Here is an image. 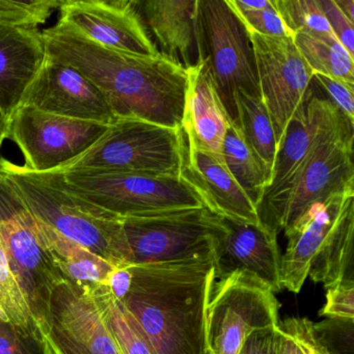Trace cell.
I'll list each match as a JSON object with an SVG mask.
<instances>
[{"instance_id": "cell-1", "label": "cell", "mask_w": 354, "mask_h": 354, "mask_svg": "<svg viewBox=\"0 0 354 354\" xmlns=\"http://www.w3.org/2000/svg\"><path fill=\"white\" fill-rule=\"evenodd\" d=\"M47 55L82 72L117 119L181 129L187 70L161 55H129L92 42L59 21L42 32Z\"/></svg>"}, {"instance_id": "cell-2", "label": "cell", "mask_w": 354, "mask_h": 354, "mask_svg": "<svg viewBox=\"0 0 354 354\" xmlns=\"http://www.w3.org/2000/svg\"><path fill=\"white\" fill-rule=\"evenodd\" d=\"M215 256L118 267L109 291L125 306L157 354H202Z\"/></svg>"}, {"instance_id": "cell-3", "label": "cell", "mask_w": 354, "mask_h": 354, "mask_svg": "<svg viewBox=\"0 0 354 354\" xmlns=\"http://www.w3.org/2000/svg\"><path fill=\"white\" fill-rule=\"evenodd\" d=\"M0 174L35 218L111 264L129 266L130 250L121 217L74 194L62 171L37 173L1 159Z\"/></svg>"}, {"instance_id": "cell-4", "label": "cell", "mask_w": 354, "mask_h": 354, "mask_svg": "<svg viewBox=\"0 0 354 354\" xmlns=\"http://www.w3.org/2000/svg\"><path fill=\"white\" fill-rule=\"evenodd\" d=\"M354 125L339 111L324 124L308 154L258 207L261 223L288 231L315 203L354 188Z\"/></svg>"}, {"instance_id": "cell-5", "label": "cell", "mask_w": 354, "mask_h": 354, "mask_svg": "<svg viewBox=\"0 0 354 354\" xmlns=\"http://www.w3.org/2000/svg\"><path fill=\"white\" fill-rule=\"evenodd\" d=\"M186 151L182 129L117 119L94 146L57 171L96 169L180 178Z\"/></svg>"}, {"instance_id": "cell-6", "label": "cell", "mask_w": 354, "mask_h": 354, "mask_svg": "<svg viewBox=\"0 0 354 354\" xmlns=\"http://www.w3.org/2000/svg\"><path fill=\"white\" fill-rule=\"evenodd\" d=\"M130 265L163 264L215 256L227 233L225 221L207 207L126 217Z\"/></svg>"}, {"instance_id": "cell-7", "label": "cell", "mask_w": 354, "mask_h": 354, "mask_svg": "<svg viewBox=\"0 0 354 354\" xmlns=\"http://www.w3.org/2000/svg\"><path fill=\"white\" fill-rule=\"evenodd\" d=\"M59 171L74 194L121 218L205 206L181 178L96 169Z\"/></svg>"}, {"instance_id": "cell-8", "label": "cell", "mask_w": 354, "mask_h": 354, "mask_svg": "<svg viewBox=\"0 0 354 354\" xmlns=\"http://www.w3.org/2000/svg\"><path fill=\"white\" fill-rule=\"evenodd\" d=\"M0 241L30 312L44 333L51 292L65 279L41 239L36 218L1 174Z\"/></svg>"}, {"instance_id": "cell-9", "label": "cell", "mask_w": 354, "mask_h": 354, "mask_svg": "<svg viewBox=\"0 0 354 354\" xmlns=\"http://www.w3.org/2000/svg\"><path fill=\"white\" fill-rule=\"evenodd\" d=\"M205 50L229 119L237 124L236 94L261 96L250 34L227 0H200Z\"/></svg>"}, {"instance_id": "cell-10", "label": "cell", "mask_w": 354, "mask_h": 354, "mask_svg": "<svg viewBox=\"0 0 354 354\" xmlns=\"http://www.w3.org/2000/svg\"><path fill=\"white\" fill-rule=\"evenodd\" d=\"M279 304L261 281L242 272L215 281L207 306L206 345L212 354H238L246 337L275 327Z\"/></svg>"}, {"instance_id": "cell-11", "label": "cell", "mask_w": 354, "mask_h": 354, "mask_svg": "<svg viewBox=\"0 0 354 354\" xmlns=\"http://www.w3.org/2000/svg\"><path fill=\"white\" fill-rule=\"evenodd\" d=\"M109 126L20 105L10 118L7 138L19 147L26 169L45 173L75 160L104 136Z\"/></svg>"}, {"instance_id": "cell-12", "label": "cell", "mask_w": 354, "mask_h": 354, "mask_svg": "<svg viewBox=\"0 0 354 354\" xmlns=\"http://www.w3.org/2000/svg\"><path fill=\"white\" fill-rule=\"evenodd\" d=\"M248 34L256 57L261 96L279 144L287 124L304 100L314 74L292 37L272 38Z\"/></svg>"}, {"instance_id": "cell-13", "label": "cell", "mask_w": 354, "mask_h": 354, "mask_svg": "<svg viewBox=\"0 0 354 354\" xmlns=\"http://www.w3.org/2000/svg\"><path fill=\"white\" fill-rule=\"evenodd\" d=\"M59 21L100 46L144 57L159 55L136 0H64Z\"/></svg>"}, {"instance_id": "cell-14", "label": "cell", "mask_w": 354, "mask_h": 354, "mask_svg": "<svg viewBox=\"0 0 354 354\" xmlns=\"http://www.w3.org/2000/svg\"><path fill=\"white\" fill-rule=\"evenodd\" d=\"M44 337L53 354H122L94 300L67 281L51 292Z\"/></svg>"}, {"instance_id": "cell-15", "label": "cell", "mask_w": 354, "mask_h": 354, "mask_svg": "<svg viewBox=\"0 0 354 354\" xmlns=\"http://www.w3.org/2000/svg\"><path fill=\"white\" fill-rule=\"evenodd\" d=\"M20 105L69 119L111 125L117 118L82 72L47 55Z\"/></svg>"}, {"instance_id": "cell-16", "label": "cell", "mask_w": 354, "mask_h": 354, "mask_svg": "<svg viewBox=\"0 0 354 354\" xmlns=\"http://www.w3.org/2000/svg\"><path fill=\"white\" fill-rule=\"evenodd\" d=\"M159 55L188 70L206 59L200 0H136Z\"/></svg>"}, {"instance_id": "cell-17", "label": "cell", "mask_w": 354, "mask_h": 354, "mask_svg": "<svg viewBox=\"0 0 354 354\" xmlns=\"http://www.w3.org/2000/svg\"><path fill=\"white\" fill-rule=\"evenodd\" d=\"M223 221L227 233L215 250V281L242 272L258 279L273 293L281 291V254L277 233L262 223Z\"/></svg>"}, {"instance_id": "cell-18", "label": "cell", "mask_w": 354, "mask_h": 354, "mask_svg": "<svg viewBox=\"0 0 354 354\" xmlns=\"http://www.w3.org/2000/svg\"><path fill=\"white\" fill-rule=\"evenodd\" d=\"M354 206V188L333 194L310 207L285 232L288 246L281 256V285L298 293L308 275L310 262L348 209Z\"/></svg>"}, {"instance_id": "cell-19", "label": "cell", "mask_w": 354, "mask_h": 354, "mask_svg": "<svg viewBox=\"0 0 354 354\" xmlns=\"http://www.w3.org/2000/svg\"><path fill=\"white\" fill-rule=\"evenodd\" d=\"M180 178L221 218L261 223L256 206L230 173L223 155L187 148Z\"/></svg>"}, {"instance_id": "cell-20", "label": "cell", "mask_w": 354, "mask_h": 354, "mask_svg": "<svg viewBox=\"0 0 354 354\" xmlns=\"http://www.w3.org/2000/svg\"><path fill=\"white\" fill-rule=\"evenodd\" d=\"M229 122L206 57L187 70V88L181 123L187 148L223 155Z\"/></svg>"}, {"instance_id": "cell-21", "label": "cell", "mask_w": 354, "mask_h": 354, "mask_svg": "<svg viewBox=\"0 0 354 354\" xmlns=\"http://www.w3.org/2000/svg\"><path fill=\"white\" fill-rule=\"evenodd\" d=\"M45 57L38 28L0 24V111L8 120L21 104Z\"/></svg>"}, {"instance_id": "cell-22", "label": "cell", "mask_w": 354, "mask_h": 354, "mask_svg": "<svg viewBox=\"0 0 354 354\" xmlns=\"http://www.w3.org/2000/svg\"><path fill=\"white\" fill-rule=\"evenodd\" d=\"M36 221L41 239L65 281L75 286L86 295H91L109 285V277L117 266L68 239L38 219Z\"/></svg>"}, {"instance_id": "cell-23", "label": "cell", "mask_w": 354, "mask_h": 354, "mask_svg": "<svg viewBox=\"0 0 354 354\" xmlns=\"http://www.w3.org/2000/svg\"><path fill=\"white\" fill-rule=\"evenodd\" d=\"M354 206L342 217L318 254L310 262L308 275L326 290L343 283H354Z\"/></svg>"}, {"instance_id": "cell-24", "label": "cell", "mask_w": 354, "mask_h": 354, "mask_svg": "<svg viewBox=\"0 0 354 354\" xmlns=\"http://www.w3.org/2000/svg\"><path fill=\"white\" fill-rule=\"evenodd\" d=\"M221 154L230 173L258 210L265 192L271 184V171L245 142L238 125L231 120Z\"/></svg>"}, {"instance_id": "cell-25", "label": "cell", "mask_w": 354, "mask_h": 354, "mask_svg": "<svg viewBox=\"0 0 354 354\" xmlns=\"http://www.w3.org/2000/svg\"><path fill=\"white\" fill-rule=\"evenodd\" d=\"M292 38L313 74L354 86V57L333 34L297 32Z\"/></svg>"}, {"instance_id": "cell-26", "label": "cell", "mask_w": 354, "mask_h": 354, "mask_svg": "<svg viewBox=\"0 0 354 354\" xmlns=\"http://www.w3.org/2000/svg\"><path fill=\"white\" fill-rule=\"evenodd\" d=\"M88 296L94 300L122 354H157L138 321L107 286Z\"/></svg>"}, {"instance_id": "cell-27", "label": "cell", "mask_w": 354, "mask_h": 354, "mask_svg": "<svg viewBox=\"0 0 354 354\" xmlns=\"http://www.w3.org/2000/svg\"><path fill=\"white\" fill-rule=\"evenodd\" d=\"M237 124L245 142L259 155L272 179L273 167L277 158V142L272 122L262 98L252 96L244 91L236 94Z\"/></svg>"}, {"instance_id": "cell-28", "label": "cell", "mask_w": 354, "mask_h": 354, "mask_svg": "<svg viewBox=\"0 0 354 354\" xmlns=\"http://www.w3.org/2000/svg\"><path fill=\"white\" fill-rule=\"evenodd\" d=\"M0 319L24 330L44 335L35 320L21 288L10 267L7 254L0 241Z\"/></svg>"}, {"instance_id": "cell-29", "label": "cell", "mask_w": 354, "mask_h": 354, "mask_svg": "<svg viewBox=\"0 0 354 354\" xmlns=\"http://www.w3.org/2000/svg\"><path fill=\"white\" fill-rule=\"evenodd\" d=\"M248 32L272 38L292 37L281 20L273 0H227Z\"/></svg>"}, {"instance_id": "cell-30", "label": "cell", "mask_w": 354, "mask_h": 354, "mask_svg": "<svg viewBox=\"0 0 354 354\" xmlns=\"http://www.w3.org/2000/svg\"><path fill=\"white\" fill-rule=\"evenodd\" d=\"M273 3L292 36L333 34L319 0H273Z\"/></svg>"}, {"instance_id": "cell-31", "label": "cell", "mask_w": 354, "mask_h": 354, "mask_svg": "<svg viewBox=\"0 0 354 354\" xmlns=\"http://www.w3.org/2000/svg\"><path fill=\"white\" fill-rule=\"evenodd\" d=\"M277 354H328L317 341L313 322L308 318L291 317L279 321Z\"/></svg>"}, {"instance_id": "cell-32", "label": "cell", "mask_w": 354, "mask_h": 354, "mask_svg": "<svg viewBox=\"0 0 354 354\" xmlns=\"http://www.w3.org/2000/svg\"><path fill=\"white\" fill-rule=\"evenodd\" d=\"M64 0H0V24L37 28L45 24Z\"/></svg>"}, {"instance_id": "cell-33", "label": "cell", "mask_w": 354, "mask_h": 354, "mask_svg": "<svg viewBox=\"0 0 354 354\" xmlns=\"http://www.w3.org/2000/svg\"><path fill=\"white\" fill-rule=\"evenodd\" d=\"M315 337L328 354H354V319L328 318L313 323Z\"/></svg>"}, {"instance_id": "cell-34", "label": "cell", "mask_w": 354, "mask_h": 354, "mask_svg": "<svg viewBox=\"0 0 354 354\" xmlns=\"http://www.w3.org/2000/svg\"><path fill=\"white\" fill-rule=\"evenodd\" d=\"M0 354H53L40 333H32L0 319Z\"/></svg>"}, {"instance_id": "cell-35", "label": "cell", "mask_w": 354, "mask_h": 354, "mask_svg": "<svg viewBox=\"0 0 354 354\" xmlns=\"http://www.w3.org/2000/svg\"><path fill=\"white\" fill-rule=\"evenodd\" d=\"M313 82L325 98L354 125V86L317 73L313 75Z\"/></svg>"}, {"instance_id": "cell-36", "label": "cell", "mask_w": 354, "mask_h": 354, "mask_svg": "<svg viewBox=\"0 0 354 354\" xmlns=\"http://www.w3.org/2000/svg\"><path fill=\"white\" fill-rule=\"evenodd\" d=\"M319 315L354 319V283H339L327 290L326 302Z\"/></svg>"}, {"instance_id": "cell-37", "label": "cell", "mask_w": 354, "mask_h": 354, "mask_svg": "<svg viewBox=\"0 0 354 354\" xmlns=\"http://www.w3.org/2000/svg\"><path fill=\"white\" fill-rule=\"evenodd\" d=\"M331 32L348 53L354 57V24L342 13L335 0H319Z\"/></svg>"}, {"instance_id": "cell-38", "label": "cell", "mask_w": 354, "mask_h": 354, "mask_svg": "<svg viewBox=\"0 0 354 354\" xmlns=\"http://www.w3.org/2000/svg\"><path fill=\"white\" fill-rule=\"evenodd\" d=\"M275 327L260 329L250 333L238 354H277V337Z\"/></svg>"}, {"instance_id": "cell-39", "label": "cell", "mask_w": 354, "mask_h": 354, "mask_svg": "<svg viewBox=\"0 0 354 354\" xmlns=\"http://www.w3.org/2000/svg\"><path fill=\"white\" fill-rule=\"evenodd\" d=\"M335 3L348 20L354 24V0H335Z\"/></svg>"}, {"instance_id": "cell-40", "label": "cell", "mask_w": 354, "mask_h": 354, "mask_svg": "<svg viewBox=\"0 0 354 354\" xmlns=\"http://www.w3.org/2000/svg\"><path fill=\"white\" fill-rule=\"evenodd\" d=\"M8 129H9V120L0 111V148L3 146V140L8 138Z\"/></svg>"}, {"instance_id": "cell-41", "label": "cell", "mask_w": 354, "mask_h": 354, "mask_svg": "<svg viewBox=\"0 0 354 354\" xmlns=\"http://www.w3.org/2000/svg\"><path fill=\"white\" fill-rule=\"evenodd\" d=\"M202 354H212V352L209 349L208 346L206 345V347H205L204 351H203Z\"/></svg>"}]
</instances>
